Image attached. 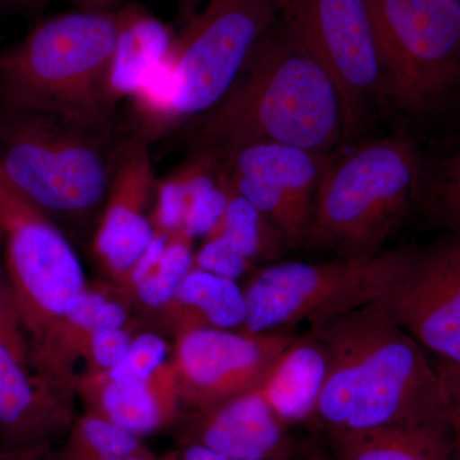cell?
<instances>
[{"label": "cell", "instance_id": "6da1fadb", "mask_svg": "<svg viewBox=\"0 0 460 460\" xmlns=\"http://www.w3.org/2000/svg\"><path fill=\"white\" fill-rule=\"evenodd\" d=\"M308 332L319 339L328 358L314 419L330 431L449 423L434 361L383 302L362 305Z\"/></svg>", "mask_w": 460, "mask_h": 460}, {"label": "cell", "instance_id": "7a4b0ae2", "mask_svg": "<svg viewBox=\"0 0 460 460\" xmlns=\"http://www.w3.org/2000/svg\"><path fill=\"white\" fill-rule=\"evenodd\" d=\"M183 131L190 148L210 154L286 145L332 155L344 141L343 109L329 75L278 18L226 98Z\"/></svg>", "mask_w": 460, "mask_h": 460}, {"label": "cell", "instance_id": "3957f363", "mask_svg": "<svg viewBox=\"0 0 460 460\" xmlns=\"http://www.w3.org/2000/svg\"><path fill=\"white\" fill-rule=\"evenodd\" d=\"M278 17V0H198L164 59L128 100L132 135L151 145L217 107Z\"/></svg>", "mask_w": 460, "mask_h": 460}, {"label": "cell", "instance_id": "277c9868", "mask_svg": "<svg viewBox=\"0 0 460 460\" xmlns=\"http://www.w3.org/2000/svg\"><path fill=\"white\" fill-rule=\"evenodd\" d=\"M129 133L122 118L90 123L0 104V166L29 204L63 232L84 235L96 228Z\"/></svg>", "mask_w": 460, "mask_h": 460}, {"label": "cell", "instance_id": "5b68a950", "mask_svg": "<svg viewBox=\"0 0 460 460\" xmlns=\"http://www.w3.org/2000/svg\"><path fill=\"white\" fill-rule=\"evenodd\" d=\"M126 17L66 12L39 21L25 38L0 50V104L113 123L109 68Z\"/></svg>", "mask_w": 460, "mask_h": 460}, {"label": "cell", "instance_id": "8992f818", "mask_svg": "<svg viewBox=\"0 0 460 460\" xmlns=\"http://www.w3.org/2000/svg\"><path fill=\"white\" fill-rule=\"evenodd\" d=\"M425 166L410 138L366 141L332 156L314 199L304 248L367 257L401 229L419 204Z\"/></svg>", "mask_w": 460, "mask_h": 460}, {"label": "cell", "instance_id": "52a82bcc", "mask_svg": "<svg viewBox=\"0 0 460 460\" xmlns=\"http://www.w3.org/2000/svg\"><path fill=\"white\" fill-rule=\"evenodd\" d=\"M386 107L429 117L460 91V0H366Z\"/></svg>", "mask_w": 460, "mask_h": 460}, {"label": "cell", "instance_id": "ba28073f", "mask_svg": "<svg viewBox=\"0 0 460 460\" xmlns=\"http://www.w3.org/2000/svg\"><path fill=\"white\" fill-rule=\"evenodd\" d=\"M410 250L402 247L375 256L263 266L243 289V330L259 334L289 332L301 325L311 328L380 301L398 278Z\"/></svg>", "mask_w": 460, "mask_h": 460}, {"label": "cell", "instance_id": "9c48e42d", "mask_svg": "<svg viewBox=\"0 0 460 460\" xmlns=\"http://www.w3.org/2000/svg\"><path fill=\"white\" fill-rule=\"evenodd\" d=\"M0 230L5 278L33 349L89 284L66 233L13 189L2 166Z\"/></svg>", "mask_w": 460, "mask_h": 460}, {"label": "cell", "instance_id": "30bf717a", "mask_svg": "<svg viewBox=\"0 0 460 460\" xmlns=\"http://www.w3.org/2000/svg\"><path fill=\"white\" fill-rule=\"evenodd\" d=\"M279 22L337 87L344 141L386 107L383 72L366 0H278Z\"/></svg>", "mask_w": 460, "mask_h": 460}, {"label": "cell", "instance_id": "8fae6325", "mask_svg": "<svg viewBox=\"0 0 460 460\" xmlns=\"http://www.w3.org/2000/svg\"><path fill=\"white\" fill-rule=\"evenodd\" d=\"M298 335L193 329L172 343L171 365L183 413L205 411L261 389Z\"/></svg>", "mask_w": 460, "mask_h": 460}, {"label": "cell", "instance_id": "7c38bea8", "mask_svg": "<svg viewBox=\"0 0 460 460\" xmlns=\"http://www.w3.org/2000/svg\"><path fill=\"white\" fill-rule=\"evenodd\" d=\"M77 394L36 370L7 278L0 292V450L54 445L77 420Z\"/></svg>", "mask_w": 460, "mask_h": 460}, {"label": "cell", "instance_id": "4fadbf2b", "mask_svg": "<svg viewBox=\"0 0 460 460\" xmlns=\"http://www.w3.org/2000/svg\"><path fill=\"white\" fill-rule=\"evenodd\" d=\"M210 155L230 190L280 230L288 248L305 246L317 190L332 155L286 145H250Z\"/></svg>", "mask_w": 460, "mask_h": 460}, {"label": "cell", "instance_id": "5bb4252c", "mask_svg": "<svg viewBox=\"0 0 460 460\" xmlns=\"http://www.w3.org/2000/svg\"><path fill=\"white\" fill-rule=\"evenodd\" d=\"M380 301L426 352L460 366V233L411 247Z\"/></svg>", "mask_w": 460, "mask_h": 460}, {"label": "cell", "instance_id": "9a60e30c", "mask_svg": "<svg viewBox=\"0 0 460 460\" xmlns=\"http://www.w3.org/2000/svg\"><path fill=\"white\" fill-rule=\"evenodd\" d=\"M155 184L150 145L129 133L118 148L107 199L91 242L93 256L111 283L132 268L153 241L150 211Z\"/></svg>", "mask_w": 460, "mask_h": 460}, {"label": "cell", "instance_id": "2e32d148", "mask_svg": "<svg viewBox=\"0 0 460 460\" xmlns=\"http://www.w3.org/2000/svg\"><path fill=\"white\" fill-rule=\"evenodd\" d=\"M181 444H195L235 460L288 459L286 423L261 390L217 407L183 413L177 423Z\"/></svg>", "mask_w": 460, "mask_h": 460}, {"label": "cell", "instance_id": "e0dca14e", "mask_svg": "<svg viewBox=\"0 0 460 460\" xmlns=\"http://www.w3.org/2000/svg\"><path fill=\"white\" fill-rule=\"evenodd\" d=\"M132 313L126 296L111 281L89 286L44 341L30 349L36 370L77 394L78 366L90 339L96 332L128 325L135 320Z\"/></svg>", "mask_w": 460, "mask_h": 460}, {"label": "cell", "instance_id": "ac0fdd59", "mask_svg": "<svg viewBox=\"0 0 460 460\" xmlns=\"http://www.w3.org/2000/svg\"><path fill=\"white\" fill-rule=\"evenodd\" d=\"M77 396L96 411L138 438L177 426L181 416L177 378L171 361L146 381H114L102 374L84 377Z\"/></svg>", "mask_w": 460, "mask_h": 460}, {"label": "cell", "instance_id": "d6986e66", "mask_svg": "<svg viewBox=\"0 0 460 460\" xmlns=\"http://www.w3.org/2000/svg\"><path fill=\"white\" fill-rule=\"evenodd\" d=\"M246 301L237 281L192 268L164 308L148 317L155 332L172 339L193 329L243 328Z\"/></svg>", "mask_w": 460, "mask_h": 460}, {"label": "cell", "instance_id": "ffe728a7", "mask_svg": "<svg viewBox=\"0 0 460 460\" xmlns=\"http://www.w3.org/2000/svg\"><path fill=\"white\" fill-rule=\"evenodd\" d=\"M175 31L137 3H126V17L109 68V105L119 111L137 93L171 49Z\"/></svg>", "mask_w": 460, "mask_h": 460}, {"label": "cell", "instance_id": "44dd1931", "mask_svg": "<svg viewBox=\"0 0 460 460\" xmlns=\"http://www.w3.org/2000/svg\"><path fill=\"white\" fill-rule=\"evenodd\" d=\"M328 374L325 348L310 332L293 341L261 389L284 423L314 417Z\"/></svg>", "mask_w": 460, "mask_h": 460}, {"label": "cell", "instance_id": "7402d4cb", "mask_svg": "<svg viewBox=\"0 0 460 460\" xmlns=\"http://www.w3.org/2000/svg\"><path fill=\"white\" fill-rule=\"evenodd\" d=\"M337 460H453L449 423L330 431Z\"/></svg>", "mask_w": 460, "mask_h": 460}, {"label": "cell", "instance_id": "603a6c76", "mask_svg": "<svg viewBox=\"0 0 460 460\" xmlns=\"http://www.w3.org/2000/svg\"><path fill=\"white\" fill-rule=\"evenodd\" d=\"M141 438L96 411H86L75 420L65 441L51 447L50 460H99L140 452Z\"/></svg>", "mask_w": 460, "mask_h": 460}, {"label": "cell", "instance_id": "cb8c5ba5", "mask_svg": "<svg viewBox=\"0 0 460 460\" xmlns=\"http://www.w3.org/2000/svg\"><path fill=\"white\" fill-rule=\"evenodd\" d=\"M208 235H222L252 263L277 259L288 248L280 230L232 190L222 219Z\"/></svg>", "mask_w": 460, "mask_h": 460}, {"label": "cell", "instance_id": "d4e9b609", "mask_svg": "<svg viewBox=\"0 0 460 460\" xmlns=\"http://www.w3.org/2000/svg\"><path fill=\"white\" fill-rule=\"evenodd\" d=\"M193 239L186 234L169 235L168 244L155 270L127 296L132 311L140 317L153 316L164 308L193 268Z\"/></svg>", "mask_w": 460, "mask_h": 460}, {"label": "cell", "instance_id": "484cf974", "mask_svg": "<svg viewBox=\"0 0 460 460\" xmlns=\"http://www.w3.org/2000/svg\"><path fill=\"white\" fill-rule=\"evenodd\" d=\"M416 211L431 228L460 233V147L425 171Z\"/></svg>", "mask_w": 460, "mask_h": 460}, {"label": "cell", "instance_id": "4316f807", "mask_svg": "<svg viewBox=\"0 0 460 460\" xmlns=\"http://www.w3.org/2000/svg\"><path fill=\"white\" fill-rule=\"evenodd\" d=\"M172 349L164 335L155 330H142L133 338L122 361L102 375L114 381H146L171 361Z\"/></svg>", "mask_w": 460, "mask_h": 460}, {"label": "cell", "instance_id": "83f0119b", "mask_svg": "<svg viewBox=\"0 0 460 460\" xmlns=\"http://www.w3.org/2000/svg\"><path fill=\"white\" fill-rule=\"evenodd\" d=\"M253 263L235 250L222 235H208L195 252L193 268L213 272L229 279H238Z\"/></svg>", "mask_w": 460, "mask_h": 460}, {"label": "cell", "instance_id": "f1b7e54d", "mask_svg": "<svg viewBox=\"0 0 460 460\" xmlns=\"http://www.w3.org/2000/svg\"><path fill=\"white\" fill-rule=\"evenodd\" d=\"M434 363L443 384L449 423L460 443V366L438 359H435Z\"/></svg>", "mask_w": 460, "mask_h": 460}, {"label": "cell", "instance_id": "f546056e", "mask_svg": "<svg viewBox=\"0 0 460 460\" xmlns=\"http://www.w3.org/2000/svg\"><path fill=\"white\" fill-rule=\"evenodd\" d=\"M159 460H235L229 458L215 452V450L208 449V447H201V445L195 444H181L180 447L172 450L165 456H159ZM288 460V459H280Z\"/></svg>", "mask_w": 460, "mask_h": 460}, {"label": "cell", "instance_id": "4dcf8cb0", "mask_svg": "<svg viewBox=\"0 0 460 460\" xmlns=\"http://www.w3.org/2000/svg\"><path fill=\"white\" fill-rule=\"evenodd\" d=\"M75 8V11L87 13H111L123 7V0H66Z\"/></svg>", "mask_w": 460, "mask_h": 460}, {"label": "cell", "instance_id": "1f68e13d", "mask_svg": "<svg viewBox=\"0 0 460 460\" xmlns=\"http://www.w3.org/2000/svg\"><path fill=\"white\" fill-rule=\"evenodd\" d=\"M54 445L33 447V449L18 450V452H3L0 450V460H48Z\"/></svg>", "mask_w": 460, "mask_h": 460}, {"label": "cell", "instance_id": "d6a6232c", "mask_svg": "<svg viewBox=\"0 0 460 460\" xmlns=\"http://www.w3.org/2000/svg\"><path fill=\"white\" fill-rule=\"evenodd\" d=\"M50 2L51 0H0V3L5 7L16 9V11L27 14L40 13Z\"/></svg>", "mask_w": 460, "mask_h": 460}, {"label": "cell", "instance_id": "836d02e7", "mask_svg": "<svg viewBox=\"0 0 460 460\" xmlns=\"http://www.w3.org/2000/svg\"><path fill=\"white\" fill-rule=\"evenodd\" d=\"M48 460H50L49 456H48ZM99 460H159V456H157L155 453L151 452L146 447L145 449L140 450V452L129 454V456Z\"/></svg>", "mask_w": 460, "mask_h": 460}, {"label": "cell", "instance_id": "e575fe53", "mask_svg": "<svg viewBox=\"0 0 460 460\" xmlns=\"http://www.w3.org/2000/svg\"><path fill=\"white\" fill-rule=\"evenodd\" d=\"M5 280V269H4V235L0 230V292H2L3 284Z\"/></svg>", "mask_w": 460, "mask_h": 460}, {"label": "cell", "instance_id": "d590c367", "mask_svg": "<svg viewBox=\"0 0 460 460\" xmlns=\"http://www.w3.org/2000/svg\"><path fill=\"white\" fill-rule=\"evenodd\" d=\"M178 2V14H180V20L181 17L186 16L189 13L190 9L196 4L198 0H177Z\"/></svg>", "mask_w": 460, "mask_h": 460}, {"label": "cell", "instance_id": "8d00e7d4", "mask_svg": "<svg viewBox=\"0 0 460 460\" xmlns=\"http://www.w3.org/2000/svg\"><path fill=\"white\" fill-rule=\"evenodd\" d=\"M453 460H460V443L456 440V450H454Z\"/></svg>", "mask_w": 460, "mask_h": 460}, {"label": "cell", "instance_id": "74e56055", "mask_svg": "<svg viewBox=\"0 0 460 460\" xmlns=\"http://www.w3.org/2000/svg\"><path fill=\"white\" fill-rule=\"evenodd\" d=\"M308 460H337V459H329V458H326V456H311V458Z\"/></svg>", "mask_w": 460, "mask_h": 460}]
</instances>
